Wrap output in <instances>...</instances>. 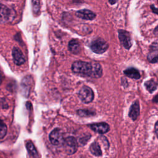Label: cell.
<instances>
[{
	"instance_id": "cell-8",
	"label": "cell",
	"mask_w": 158,
	"mask_h": 158,
	"mask_svg": "<svg viewBox=\"0 0 158 158\" xmlns=\"http://www.w3.org/2000/svg\"><path fill=\"white\" fill-rule=\"evenodd\" d=\"M12 57H13V60L15 64L17 65H20L23 64L25 62V57L19 48L17 47H14L12 49Z\"/></svg>"
},
{
	"instance_id": "cell-4",
	"label": "cell",
	"mask_w": 158,
	"mask_h": 158,
	"mask_svg": "<svg viewBox=\"0 0 158 158\" xmlns=\"http://www.w3.org/2000/svg\"><path fill=\"white\" fill-rule=\"evenodd\" d=\"M78 97L85 103H89L94 99V93L91 88L83 86L78 92Z\"/></svg>"
},
{
	"instance_id": "cell-16",
	"label": "cell",
	"mask_w": 158,
	"mask_h": 158,
	"mask_svg": "<svg viewBox=\"0 0 158 158\" xmlns=\"http://www.w3.org/2000/svg\"><path fill=\"white\" fill-rule=\"evenodd\" d=\"M148 60L151 64L158 62V49H154L150 51L147 56Z\"/></svg>"
},
{
	"instance_id": "cell-11",
	"label": "cell",
	"mask_w": 158,
	"mask_h": 158,
	"mask_svg": "<svg viewBox=\"0 0 158 158\" xmlns=\"http://www.w3.org/2000/svg\"><path fill=\"white\" fill-rule=\"evenodd\" d=\"M30 86H31V77L30 76H27L24 77L22 81L21 88H22V94L26 97L28 96L29 95Z\"/></svg>"
},
{
	"instance_id": "cell-26",
	"label": "cell",
	"mask_w": 158,
	"mask_h": 158,
	"mask_svg": "<svg viewBox=\"0 0 158 158\" xmlns=\"http://www.w3.org/2000/svg\"><path fill=\"white\" fill-rule=\"evenodd\" d=\"M153 33L156 35H158V26H157L155 28H154V31H153Z\"/></svg>"
},
{
	"instance_id": "cell-20",
	"label": "cell",
	"mask_w": 158,
	"mask_h": 158,
	"mask_svg": "<svg viewBox=\"0 0 158 158\" xmlns=\"http://www.w3.org/2000/svg\"><path fill=\"white\" fill-rule=\"evenodd\" d=\"M32 9L34 14H38L40 9V2L39 1H31Z\"/></svg>"
},
{
	"instance_id": "cell-14",
	"label": "cell",
	"mask_w": 158,
	"mask_h": 158,
	"mask_svg": "<svg viewBox=\"0 0 158 158\" xmlns=\"http://www.w3.org/2000/svg\"><path fill=\"white\" fill-rule=\"evenodd\" d=\"M68 48L72 53L74 54H78L80 50V45L78 41L76 39L70 40L68 44Z\"/></svg>"
},
{
	"instance_id": "cell-24",
	"label": "cell",
	"mask_w": 158,
	"mask_h": 158,
	"mask_svg": "<svg viewBox=\"0 0 158 158\" xmlns=\"http://www.w3.org/2000/svg\"><path fill=\"white\" fill-rule=\"evenodd\" d=\"M154 132L156 135V137L158 139V120L155 123L154 125Z\"/></svg>"
},
{
	"instance_id": "cell-1",
	"label": "cell",
	"mask_w": 158,
	"mask_h": 158,
	"mask_svg": "<svg viewBox=\"0 0 158 158\" xmlns=\"http://www.w3.org/2000/svg\"><path fill=\"white\" fill-rule=\"evenodd\" d=\"M72 70L80 75L93 78H100L102 75V67L96 62L75 61L72 65Z\"/></svg>"
},
{
	"instance_id": "cell-18",
	"label": "cell",
	"mask_w": 158,
	"mask_h": 158,
	"mask_svg": "<svg viewBox=\"0 0 158 158\" xmlns=\"http://www.w3.org/2000/svg\"><path fill=\"white\" fill-rule=\"evenodd\" d=\"M26 148H27V149L28 151V152L33 156H35L37 155V151L33 144V143L29 141L28 142H27L26 143Z\"/></svg>"
},
{
	"instance_id": "cell-23",
	"label": "cell",
	"mask_w": 158,
	"mask_h": 158,
	"mask_svg": "<svg viewBox=\"0 0 158 158\" xmlns=\"http://www.w3.org/2000/svg\"><path fill=\"white\" fill-rule=\"evenodd\" d=\"M150 7H151V10H152V12L153 13L156 14L158 15V8H157V7H155L154 4H151V5L150 6Z\"/></svg>"
},
{
	"instance_id": "cell-15",
	"label": "cell",
	"mask_w": 158,
	"mask_h": 158,
	"mask_svg": "<svg viewBox=\"0 0 158 158\" xmlns=\"http://www.w3.org/2000/svg\"><path fill=\"white\" fill-rule=\"evenodd\" d=\"M144 86L149 93H152L157 89L158 86V83L154 79H150L144 82Z\"/></svg>"
},
{
	"instance_id": "cell-21",
	"label": "cell",
	"mask_w": 158,
	"mask_h": 158,
	"mask_svg": "<svg viewBox=\"0 0 158 158\" xmlns=\"http://www.w3.org/2000/svg\"><path fill=\"white\" fill-rule=\"evenodd\" d=\"M77 113L79 115H80L81 117L90 116V115H93L94 114L93 112H92L91 110H79L77 111Z\"/></svg>"
},
{
	"instance_id": "cell-13",
	"label": "cell",
	"mask_w": 158,
	"mask_h": 158,
	"mask_svg": "<svg viewBox=\"0 0 158 158\" xmlns=\"http://www.w3.org/2000/svg\"><path fill=\"white\" fill-rule=\"evenodd\" d=\"M123 73L127 77L135 80H138L141 77V75L138 70L134 67H130L127 69L123 71Z\"/></svg>"
},
{
	"instance_id": "cell-5",
	"label": "cell",
	"mask_w": 158,
	"mask_h": 158,
	"mask_svg": "<svg viewBox=\"0 0 158 158\" xmlns=\"http://www.w3.org/2000/svg\"><path fill=\"white\" fill-rule=\"evenodd\" d=\"M49 140L53 145H59L63 144L64 139L63 136V132L61 129L56 128L54 129L49 134Z\"/></svg>"
},
{
	"instance_id": "cell-25",
	"label": "cell",
	"mask_w": 158,
	"mask_h": 158,
	"mask_svg": "<svg viewBox=\"0 0 158 158\" xmlns=\"http://www.w3.org/2000/svg\"><path fill=\"white\" fill-rule=\"evenodd\" d=\"M152 102L154 103H157L158 102V93L154 96L153 99H152Z\"/></svg>"
},
{
	"instance_id": "cell-17",
	"label": "cell",
	"mask_w": 158,
	"mask_h": 158,
	"mask_svg": "<svg viewBox=\"0 0 158 158\" xmlns=\"http://www.w3.org/2000/svg\"><path fill=\"white\" fill-rule=\"evenodd\" d=\"M90 152L96 156H100L102 155V151L100 146L97 142L93 143L89 147Z\"/></svg>"
},
{
	"instance_id": "cell-19",
	"label": "cell",
	"mask_w": 158,
	"mask_h": 158,
	"mask_svg": "<svg viewBox=\"0 0 158 158\" xmlns=\"http://www.w3.org/2000/svg\"><path fill=\"white\" fill-rule=\"evenodd\" d=\"M7 126L4 123L2 120L1 122V127H0V138L2 139L6 135L7 133Z\"/></svg>"
},
{
	"instance_id": "cell-22",
	"label": "cell",
	"mask_w": 158,
	"mask_h": 158,
	"mask_svg": "<svg viewBox=\"0 0 158 158\" xmlns=\"http://www.w3.org/2000/svg\"><path fill=\"white\" fill-rule=\"evenodd\" d=\"M90 137H91V135H85V136H83L82 138H81L80 139V141H79L80 143L81 144H82V145L85 144L87 143V141L89 139Z\"/></svg>"
},
{
	"instance_id": "cell-27",
	"label": "cell",
	"mask_w": 158,
	"mask_h": 158,
	"mask_svg": "<svg viewBox=\"0 0 158 158\" xmlns=\"http://www.w3.org/2000/svg\"><path fill=\"white\" fill-rule=\"evenodd\" d=\"M109 2L112 5V4H115V3H116V2H117V1H109Z\"/></svg>"
},
{
	"instance_id": "cell-7",
	"label": "cell",
	"mask_w": 158,
	"mask_h": 158,
	"mask_svg": "<svg viewBox=\"0 0 158 158\" xmlns=\"http://www.w3.org/2000/svg\"><path fill=\"white\" fill-rule=\"evenodd\" d=\"M90 128L94 132L99 134H104L109 131V125L106 122L94 123L89 125Z\"/></svg>"
},
{
	"instance_id": "cell-12",
	"label": "cell",
	"mask_w": 158,
	"mask_h": 158,
	"mask_svg": "<svg viewBox=\"0 0 158 158\" xmlns=\"http://www.w3.org/2000/svg\"><path fill=\"white\" fill-rule=\"evenodd\" d=\"M0 15H1V22L2 23L8 21L10 17V9L6 6L2 4H1Z\"/></svg>"
},
{
	"instance_id": "cell-28",
	"label": "cell",
	"mask_w": 158,
	"mask_h": 158,
	"mask_svg": "<svg viewBox=\"0 0 158 158\" xmlns=\"http://www.w3.org/2000/svg\"><path fill=\"white\" fill-rule=\"evenodd\" d=\"M157 2H158V1H157Z\"/></svg>"
},
{
	"instance_id": "cell-6",
	"label": "cell",
	"mask_w": 158,
	"mask_h": 158,
	"mask_svg": "<svg viewBox=\"0 0 158 158\" xmlns=\"http://www.w3.org/2000/svg\"><path fill=\"white\" fill-rule=\"evenodd\" d=\"M118 38L122 46L126 49H129L132 46L131 37L129 32L124 30H118Z\"/></svg>"
},
{
	"instance_id": "cell-3",
	"label": "cell",
	"mask_w": 158,
	"mask_h": 158,
	"mask_svg": "<svg viewBox=\"0 0 158 158\" xmlns=\"http://www.w3.org/2000/svg\"><path fill=\"white\" fill-rule=\"evenodd\" d=\"M62 144L64 145L65 152L69 155L75 153L78 149L77 141L73 136H69L65 138Z\"/></svg>"
},
{
	"instance_id": "cell-10",
	"label": "cell",
	"mask_w": 158,
	"mask_h": 158,
	"mask_svg": "<svg viewBox=\"0 0 158 158\" xmlns=\"http://www.w3.org/2000/svg\"><path fill=\"white\" fill-rule=\"evenodd\" d=\"M76 15L82 19L92 20L96 17V14L89 9H81L76 12Z\"/></svg>"
},
{
	"instance_id": "cell-9",
	"label": "cell",
	"mask_w": 158,
	"mask_h": 158,
	"mask_svg": "<svg viewBox=\"0 0 158 158\" xmlns=\"http://www.w3.org/2000/svg\"><path fill=\"white\" fill-rule=\"evenodd\" d=\"M140 109H139V104L138 101H135L133 102L131 106L130 107L128 116L130 118L132 119V120L135 121L137 119L139 115Z\"/></svg>"
},
{
	"instance_id": "cell-2",
	"label": "cell",
	"mask_w": 158,
	"mask_h": 158,
	"mask_svg": "<svg viewBox=\"0 0 158 158\" xmlns=\"http://www.w3.org/2000/svg\"><path fill=\"white\" fill-rule=\"evenodd\" d=\"M89 47L96 54H102L107 51L109 45L104 40L99 38L92 41Z\"/></svg>"
}]
</instances>
